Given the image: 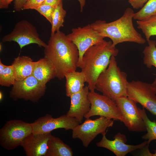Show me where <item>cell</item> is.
I'll return each mask as SVG.
<instances>
[{
	"instance_id": "5bb4252c",
	"label": "cell",
	"mask_w": 156,
	"mask_h": 156,
	"mask_svg": "<svg viewBox=\"0 0 156 156\" xmlns=\"http://www.w3.org/2000/svg\"><path fill=\"white\" fill-rule=\"evenodd\" d=\"M103 135L101 140L96 143L98 147L106 148L113 152L116 156H125L128 153L137 149H140L149 144L147 140L136 145H130L126 144L127 141L125 135L118 133L114 137V140H110Z\"/></svg>"
},
{
	"instance_id": "484cf974",
	"label": "cell",
	"mask_w": 156,
	"mask_h": 156,
	"mask_svg": "<svg viewBox=\"0 0 156 156\" xmlns=\"http://www.w3.org/2000/svg\"><path fill=\"white\" fill-rule=\"evenodd\" d=\"M16 79L12 65L7 66L3 70L0 71V85L9 87L13 85Z\"/></svg>"
},
{
	"instance_id": "836d02e7",
	"label": "cell",
	"mask_w": 156,
	"mask_h": 156,
	"mask_svg": "<svg viewBox=\"0 0 156 156\" xmlns=\"http://www.w3.org/2000/svg\"><path fill=\"white\" fill-rule=\"evenodd\" d=\"M79 2L80 6V11L82 12L83 10V7L86 3V0H77Z\"/></svg>"
},
{
	"instance_id": "8d00e7d4",
	"label": "cell",
	"mask_w": 156,
	"mask_h": 156,
	"mask_svg": "<svg viewBox=\"0 0 156 156\" xmlns=\"http://www.w3.org/2000/svg\"><path fill=\"white\" fill-rule=\"evenodd\" d=\"M3 97V94H2V92H0V101L2 100Z\"/></svg>"
},
{
	"instance_id": "30bf717a",
	"label": "cell",
	"mask_w": 156,
	"mask_h": 156,
	"mask_svg": "<svg viewBox=\"0 0 156 156\" xmlns=\"http://www.w3.org/2000/svg\"><path fill=\"white\" fill-rule=\"evenodd\" d=\"M3 42L14 41L17 43L21 49L31 44H35L44 48L47 44L39 37L35 26L26 20L16 23L12 31L5 36L2 39Z\"/></svg>"
},
{
	"instance_id": "9a60e30c",
	"label": "cell",
	"mask_w": 156,
	"mask_h": 156,
	"mask_svg": "<svg viewBox=\"0 0 156 156\" xmlns=\"http://www.w3.org/2000/svg\"><path fill=\"white\" fill-rule=\"evenodd\" d=\"M89 91V87L86 86L81 91L70 97V107L66 114L75 118L80 123L90 109L91 104L88 96Z\"/></svg>"
},
{
	"instance_id": "1f68e13d",
	"label": "cell",
	"mask_w": 156,
	"mask_h": 156,
	"mask_svg": "<svg viewBox=\"0 0 156 156\" xmlns=\"http://www.w3.org/2000/svg\"><path fill=\"white\" fill-rule=\"evenodd\" d=\"M149 144H147L145 146L141 148L142 151L140 155L142 156H152L153 153H151L149 151L148 146Z\"/></svg>"
},
{
	"instance_id": "83f0119b",
	"label": "cell",
	"mask_w": 156,
	"mask_h": 156,
	"mask_svg": "<svg viewBox=\"0 0 156 156\" xmlns=\"http://www.w3.org/2000/svg\"><path fill=\"white\" fill-rule=\"evenodd\" d=\"M44 0H27L23 6L22 10L34 9L36 10L43 4Z\"/></svg>"
},
{
	"instance_id": "4dcf8cb0",
	"label": "cell",
	"mask_w": 156,
	"mask_h": 156,
	"mask_svg": "<svg viewBox=\"0 0 156 156\" xmlns=\"http://www.w3.org/2000/svg\"><path fill=\"white\" fill-rule=\"evenodd\" d=\"M62 1V0H44L43 4L49 5L55 7Z\"/></svg>"
},
{
	"instance_id": "d590c367",
	"label": "cell",
	"mask_w": 156,
	"mask_h": 156,
	"mask_svg": "<svg viewBox=\"0 0 156 156\" xmlns=\"http://www.w3.org/2000/svg\"><path fill=\"white\" fill-rule=\"evenodd\" d=\"M151 84L154 88L156 95V78L155 79L154 81L151 83Z\"/></svg>"
},
{
	"instance_id": "d6a6232c",
	"label": "cell",
	"mask_w": 156,
	"mask_h": 156,
	"mask_svg": "<svg viewBox=\"0 0 156 156\" xmlns=\"http://www.w3.org/2000/svg\"><path fill=\"white\" fill-rule=\"evenodd\" d=\"M14 0H0V8H8L9 5Z\"/></svg>"
},
{
	"instance_id": "8fae6325",
	"label": "cell",
	"mask_w": 156,
	"mask_h": 156,
	"mask_svg": "<svg viewBox=\"0 0 156 156\" xmlns=\"http://www.w3.org/2000/svg\"><path fill=\"white\" fill-rule=\"evenodd\" d=\"M115 102L123 117V122L129 131L138 132L146 131L136 102L127 96L119 97Z\"/></svg>"
},
{
	"instance_id": "44dd1931",
	"label": "cell",
	"mask_w": 156,
	"mask_h": 156,
	"mask_svg": "<svg viewBox=\"0 0 156 156\" xmlns=\"http://www.w3.org/2000/svg\"><path fill=\"white\" fill-rule=\"evenodd\" d=\"M138 111L144 120L146 127L147 133L142 135V138L147 140L148 144L152 141L156 140V121L150 120L147 116L145 109L138 107Z\"/></svg>"
},
{
	"instance_id": "74e56055",
	"label": "cell",
	"mask_w": 156,
	"mask_h": 156,
	"mask_svg": "<svg viewBox=\"0 0 156 156\" xmlns=\"http://www.w3.org/2000/svg\"><path fill=\"white\" fill-rule=\"evenodd\" d=\"M154 153L153 154L152 156H156V150H155L154 151Z\"/></svg>"
},
{
	"instance_id": "8992f818",
	"label": "cell",
	"mask_w": 156,
	"mask_h": 156,
	"mask_svg": "<svg viewBox=\"0 0 156 156\" xmlns=\"http://www.w3.org/2000/svg\"><path fill=\"white\" fill-rule=\"evenodd\" d=\"M114 121L103 116L93 120L86 119L82 123L77 125L72 130V137L73 139L80 140L83 145L87 148L98 135L106 133V129L112 127Z\"/></svg>"
},
{
	"instance_id": "6da1fadb",
	"label": "cell",
	"mask_w": 156,
	"mask_h": 156,
	"mask_svg": "<svg viewBox=\"0 0 156 156\" xmlns=\"http://www.w3.org/2000/svg\"><path fill=\"white\" fill-rule=\"evenodd\" d=\"M44 57L54 67L59 80L68 73L76 71L78 67L79 52L76 45L60 30L51 35L44 50Z\"/></svg>"
},
{
	"instance_id": "cb8c5ba5",
	"label": "cell",
	"mask_w": 156,
	"mask_h": 156,
	"mask_svg": "<svg viewBox=\"0 0 156 156\" xmlns=\"http://www.w3.org/2000/svg\"><path fill=\"white\" fill-rule=\"evenodd\" d=\"M66 13V11L63 8L62 1L56 7L53 14L51 35L59 31L60 28L64 26L63 23Z\"/></svg>"
},
{
	"instance_id": "f546056e",
	"label": "cell",
	"mask_w": 156,
	"mask_h": 156,
	"mask_svg": "<svg viewBox=\"0 0 156 156\" xmlns=\"http://www.w3.org/2000/svg\"><path fill=\"white\" fill-rule=\"evenodd\" d=\"M27 0H15L14 3V9L15 11H20L22 10L23 7Z\"/></svg>"
},
{
	"instance_id": "7a4b0ae2",
	"label": "cell",
	"mask_w": 156,
	"mask_h": 156,
	"mask_svg": "<svg viewBox=\"0 0 156 156\" xmlns=\"http://www.w3.org/2000/svg\"><path fill=\"white\" fill-rule=\"evenodd\" d=\"M118 52L112 41L105 40L91 47L85 51L79 68L85 75L90 91H94L98 77L107 68L111 57L117 56Z\"/></svg>"
},
{
	"instance_id": "4316f807",
	"label": "cell",
	"mask_w": 156,
	"mask_h": 156,
	"mask_svg": "<svg viewBox=\"0 0 156 156\" xmlns=\"http://www.w3.org/2000/svg\"><path fill=\"white\" fill-rule=\"evenodd\" d=\"M55 7L45 4H42L36 10L45 17L51 24L53 14Z\"/></svg>"
},
{
	"instance_id": "e575fe53",
	"label": "cell",
	"mask_w": 156,
	"mask_h": 156,
	"mask_svg": "<svg viewBox=\"0 0 156 156\" xmlns=\"http://www.w3.org/2000/svg\"><path fill=\"white\" fill-rule=\"evenodd\" d=\"M7 66L3 64L1 62V60H0V71H1L4 70L7 67Z\"/></svg>"
},
{
	"instance_id": "52a82bcc",
	"label": "cell",
	"mask_w": 156,
	"mask_h": 156,
	"mask_svg": "<svg viewBox=\"0 0 156 156\" xmlns=\"http://www.w3.org/2000/svg\"><path fill=\"white\" fill-rule=\"evenodd\" d=\"M10 92L14 101L23 99L37 102L45 94L47 87L31 75L22 80L15 81Z\"/></svg>"
},
{
	"instance_id": "d6986e66",
	"label": "cell",
	"mask_w": 156,
	"mask_h": 156,
	"mask_svg": "<svg viewBox=\"0 0 156 156\" xmlns=\"http://www.w3.org/2000/svg\"><path fill=\"white\" fill-rule=\"evenodd\" d=\"M65 78L66 79V95L68 97H70L73 94L81 91L84 87L86 79L82 71L68 73Z\"/></svg>"
},
{
	"instance_id": "2e32d148",
	"label": "cell",
	"mask_w": 156,
	"mask_h": 156,
	"mask_svg": "<svg viewBox=\"0 0 156 156\" xmlns=\"http://www.w3.org/2000/svg\"><path fill=\"white\" fill-rule=\"evenodd\" d=\"M52 136L51 132L32 133L24 139L21 146L27 156H45L48 140Z\"/></svg>"
},
{
	"instance_id": "e0dca14e",
	"label": "cell",
	"mask_w": 156,
	"mask_h": 156,
	"mask_svg": "<svg viewBox=\"0 0 156 156\" xmlns=\"http://www.w3.org/2000/svg\"><path fill=\"white\" fill-rule=\"evenodd\" d=\"M32 75L40 83L46 84L56 77V70L52 64L44 57L34 62Z\"/></svg>"
},
{
	"instance_id": "f1b7e54d",
	"label": "cell",
	"mask_w": 156,
	"mask_h": 156,
	"mask_svg": "<svg viewBox=\"0 0 156 156\" xmlns=\"http://www.w3.org/2000/svg\"><path fill=\"white\" fill-rule=\"evenodd\" d=\"M148 0H128L129 3L134 9L141 8Z\"/></svg>"
},
{
	"instance_id": "4fadbf2b",
	"label": "cell",
	"mask_w": 156,
	"mask_h": 156,
	"mask_svg": "<svg viewBox=\"0 0 156 156\" xmlns=\"http://www.w3.org/2000/svg\"><path fill=\"white\" fill-rule=\"evenodd\" d=\"M80 123L75 118L69 116L66 114L55 118L52 115L47 114L31 123L32 133H48L59 128H63L65 130H73Z\"/></svg>"
},
{
	"instance_id": "f35d334b",
	"label": "cell",
	"mask_w": 156,
	"mask_h": 156,
	"mask_svg": "<svg viewBox=\"0 0 156 156\" xmlns=\"http://www.w3.org/2000/svg\"><path fill=\"white\" fill-rule=\"evenodd\" d=\"M1 46H2L1 45V44H0V51H1V50H2V47H1Z\"/></svg>"
},
{
	"instance_id": "7c38bea8",
	"label": "cell",
	"mask_w": 156,
	"mask_h": 156,
	"mask_svg": "<svg viewBox=\"0 0 156 156\" xmlns=\"http://www.w3.org/2000/svg\"><path fill=\"white\" fill-rule=\"evenodd\" d=\"M76 46L79 52L78 67L80 65L85 51L91 47L103 41L105 38L101 36L88 24L83 27L73 28L67 35Z\"/></svg>"
},
{
	"instance_id": "3957f363",
	"label": "cell",
	"mask_w": 156,
	"mask_h": 156,
	"mask_svg": "<svg viewBox=\"0 0 156 156\" xmlns=\"http://www.w3.org/2000/svg\"><path fill=\"white\" fill-rule=\"evenodd\" d=\"M133 10L127 8L119 19L112 22L98 20L90 25L101 36L110 38L114 46L124 42L144 44L146 40L135 28L133 23Z\"/></svg>"
},
{
	"instance_id": "d4e9b609",
	"label": "cell",
	"mask_w": 156,
	"mask_h": 156,
	"mask_svg": "<svg viewBox=\"0 0 156 156\" xmlns=\"http://www.w3.org/2000/svg\"><path fill=\"white\" fill-rule=\"evenodd\" d=\"M156 15V0H148L138 12L134 13L133 19L142 20Z\"/></svg>"
},
{
	"instance_id": "603a6c76",
	"label": "cell",
	"mask_w": 156,
	"mask_h": 156,
	"mask_svg": "<svg viewBox=\"0 0 156 156\" xmlns=\"http://www.w3.org/2000/svg\"><path fill=\"white\" fill-rule=\"evenodd\" d=\"M147 42L148 45L144 48L142 52L143 63L148 68L153 66L156 68V41L149 40Z\"/></svg>"
},
{
	"instance_id": "7402d4cb",
	"label": "cell",
	"mask_w": 156,
	"mask_h": 156,
	"mask_svg": "<svg viewBox=\"0 0 156 156\" xmlns=\"http://www.w3.org/2000/svg\"><path fill=\"white\" fill-rule=\"evenodd\" d=\"M136 22L138 28L142 30L147 41L152 36H156V15Z\"/></svg>"
},
{
	"instance_id": "277c9868",
	"label": "cell",
	"mask_w": 156,
	"mask_h": 156,
	"mask_svg": "<svg viewBox=\"0 0 156 156\" xmlns=\"http://www.w3.org/2000/svg\"><path fill=\"white\" fill-rule=\"evenodd\" d=\"M128 81L127 74L118 66L115 56H112L107 69L98 77L95 89L114 101L127 96Z\"/></svg>"
},
{
	"instance_id": "ffe728a7",
	"label": "cell",
	"mask_w": 156,
	"mask_h": 156,
	"mask_svg": "<svg viewBox=\"0 0 156 156\" xmlns=\"http://www.w3.org/2000/svg\"><path fill=\"white\" fill-rule=\"evenodd\" d=\"M71 148L58 137L52 135L48 140L45 156H72Z\"/></svg>"
},
{
	"instance_id": "5b68a950",
	"label": "cell",
	"mask_w": 156,
	"mask_h": 156,
	"mask_svg": "<svg viewBox=\"0 0 156 156\" xmlns=\"http://www.w3.org/2000/svg\"><path fill=\"white\" fill-rule=\"evenodd\" d=\"M32 132L31 123L21 120L8 121L0 129V144L11 151L21 144L24 139Z\"/></svg>"
},
{
	"instance_id": "9c48e42d",
	"label": "cell",
	"mask_w": 156,
	"mask_h": 156,
	"mask_svg": "<svg viewBox=\"0 0 156 156\" xmlns=\"http://www.w3.org/2000/svg\"><path fill=\"white\" fill-rule=\"evenodd\" d=\"M127 96L156 116V95L151 84L139 80L128 82Z\"/></svg>"
},
{
	"instance_id": "ba28073f",
	"label": "cell",
	"mask_w": 156,
	"mask_h": 156,
	"mask_svg": "<svg viewBox=\"0 0 156 156\" xmlns=\"http://www.w3.org/2000/svg\"><path fill=\"white\" fill-rule=\"evenodd\" d=\"M88 98L90 108L85 116L86 119L94 116H103L123 122V119L115 102L112 99L95 91H89Z\"/></svg>"
},
{
	"instance_id": "ac0fdd59",
	"label": "cell",
	"mask_w": 156,
	"mask_h": 156,
	"mask_svg": "<svg viewBox=\"0 0 156 156\" xmlns=\"http://www.w3.org/2000/svg\"><path fill=\"white\" fill-rule=\"evenodd\" d=\"M34 62L29 57L18 56L12 64L16 80H22L32 75Z\"/></svg>"
}]
</instances>
